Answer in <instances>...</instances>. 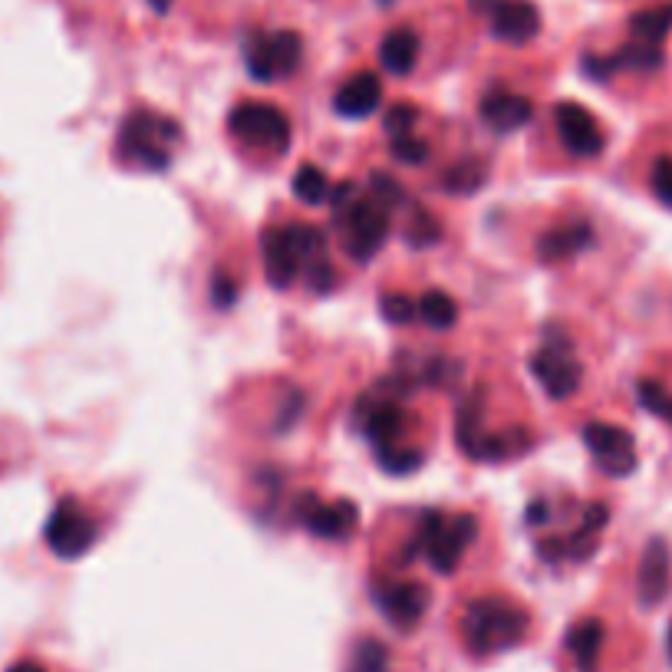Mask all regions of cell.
Here are the masks:
<instances>
[{
	"mask_svg": "<svg viewBox=\"0 0 672 672\" xmlns=\"http://www.w3.org/2000/svg\"><path fill=\"white\" fill-rule=\"evenodd\" d=\"M376 461L386 475H396V478H406L412 471L422 468L425 461V452L412 448V445H386V448H376Z\"/></svg>",
	"mask_w": 672,
	"mask_h": 672,
	"instance_id": "obj_29",
	"label": "cell"
},
{
	"mask_svg": "<svg viewBox=\"0 0 672 672\" xmlns=\"http://www.w3.org/2000/svg\"><path fill=\"white\" fill-rule=\"evenodd\" d=\"M380 103H383V80L370 70L350 76L333 96V109L344 119H367L380 109Z\"/></svg>",
	"mask_w": 672,
	"mask_h": 672,
	"instance_id": "obj_18",
	"label": "cell"
},
{
	"mask_svg": "<svg viewBox=\"0 0 672 672\" xmlns=\"http://www.w3.org/2000/svg\"><path fill=\"white\" fill-rule=\"evenodd\" d=\"M416 122H419V109L412 103H396L389 106L383 125L393 139H399V135H416Z\"/></svg>",
	"mask_w": 672,
	"mask_h": 672,
	"instance_id": "obj_36",
	"label": "cell"
},
{
	"mask_svg": "<svg viewBox=\"0 0 672 672\" xmlns=\"http://www.w3.org/2000/svg\"><path fill=\"white\" fill-rule=\"evenodd\" d=\"M531 445H535V435L521 425H512V429L494 432V435L484 432V439L478 442L471 461H508V458H518V455L531 452Z\"/></svg>",
	"mask_w": 672,
	"mask_h": 672,
	"instance_id": "obj_21",
	"label": "cell"
},
{
	"mask_svg": "<svg viewBox=\"0 0 672 672\" xmlns=\"http://www.w3.org/2000/svg\"><path fill=\"white\" fill-rule=\"evenodd\" d=\"M389 152L396 161H406V165H422L429 158V142L416 139V135H399L389 142Z\"/></svg>",
	"mask_w": 672,
	"mask_h": 672,
	"instance_id": "obj_38",
	"label": "cell"
},
{
	"mask_svg": "<svg viewBox=\"0 0 672 672\" xmlns=\"http://www.w3.org/2000/svg\"><path fill=\"white\" fill-rule=\"evenodd\" d=\"M248 73L257 83H274L277 76L297 73L303 60V37L293 31H277V34H257L244 47Z\"/></svg>",
	"mask_w": 672,
	"mask_h": 672,
	"instance_id": "obj_8",
	"label": "cell"
},
{
	"mask_svg": "<svg viewBox=\"0 0 672 672\" xmlns=\"http://www.w3.org/2000/svg\"><path fill=\"white\" fill-rule=\"evenodd\" d=\"M488 172H491V161L488 158H478V155H468V158H458L455 165H448L442 172V192L445 195H475L478 189H484L488 182Z\"/></svg>",
	"mask_w": 672,
	"mask_h": 672,
	"instance_id": "obj_23",
	"label": "cell"
},
{
	"mask_svg": "<svg viewBox=\"0 0 672 672\" xmlns=\"http://www.w3.org/2000/svg\"><path fill=\"white\" fill-rule=\"evenodd\" d=\"M439 241H442V221L432 212L416 205V212L409 218V228H406V244L416 248V251H425V248H435Z\"/></svg>",
	"mask_w": 672,
	"mask_h": 672,
	"instance_id": "obj_30",
	"label": "cell"
},
{
	"mask_svg": "<svg viewBox=\"0 0 672 672\" xmlns=\"http://www.w3.org/2000/svg\"><path fill=\"white\" fill-rule=\"evenodd\" d=\"M329 208L336 228L344 235L347 254L357 264H370L389 238V212L376 199L357 195L353 182H340L329 192Z\"/></svg>",
	"mask_w": 672,
	"mask_h": 672,
	"instance_id": "obj_2",
	"label": "cell"
},
{
	"mask_svg": "<svg viewBox=\"0 0 672 672\" xmlns=\"http://www.w3.org/2000/svg\"><path fill=\"white\" fill-rule=\"evenodd\" d=\"M373 600H376V607L383 610V616L396 629L409 633L429 613L432 590L425 584H419V580H389V584H376L373 587Z\"/></svg>",
	"mask_w": 672,
	"mask_h": 672,
	"instance_id": "obj_13",
	"label": "cell"
},
{
	"mask_svg": "<svg viewBox=\"0 0 672 672\" xmlns=\"http://www.w3.org/2000/svg\"><path fill=\"white\" fill-rule=\"evenodd\" d=\"M370 185H373V192H376V202H380L386 212H389V208H403V205H409L406 189H403L393 176H386V172H373Z\"/></svg>",
	"mask_w": 672,
	"mask_h": 672,
	"instance_id": "obj_35",
	"label": "cell"
},
{
	"mask_svg": "<svg viewBox=\"0 0 672 672\" xmlns=\"http://www.w3.org/2000/svg\"><path fill=\"white\" fill-rule=\"evenodd\" d=\"M293 518L323 541H347L360 525V508L350 497H336L326 504L313 491H303L293 501Z\"/></svg>",
	"mask_w": 672,
	"mask_h": 672,
	"instance_id": "obj_9",
	"label": "cell"
},
{
	"mask_svg": "<svg viewBox=\"0 0 672 672\" xmlns=\"http://www.w3.org/2000/svg\"><path fill=\"white\" fill-rule=\"evenodd\" d=\"M416 60H419V37H416V31L399 27V31H393V34L383 37V44H380V63H383V70H386L389 76H409L412 67H416Z\"/></svg>",
	"mask_w": 672,
	"mask_h": 672,
	"instance_id": "obj_24",
	"label": "cell"
},
{
	"mask_svg": "<svg viewBox=\"0 0 672 672\" xmlns=\"http://www.w3.org/2000/svg\"><path fill=\"white\" fill-rule=\"evenodd\" d=\"M419 320L432 329H452L458 323V303L445 290H429L419 300Z\"/></svg>",
	"mask_w": 672,
	"mask_h": 672,
	"instance_id": "obj_28",
	"label": "cell"
},
{
	"mask_svg": "<svg viewBox=\"0 0 672 672\" xmlns=\"http://www.w3.org/2000/svg\"><path fill=\"white\" fill-rule=\"evenodd\" d=\"M353 419H357L363 439H367L373 448L399 445V439L409 432V412H406V406H403L399 399H393L380 383L357 399Z\"/></svg>",
	"mask_w": 672,
	"mask_h": 672,
	"instance_id": "obj_7",
	"label": "cell"
},
{
	"mask_svg": "<svg viewBox=\"0 0 672 672\" xmlns=\"http://www.w3.org/2000/svg\"><path fill=\"white\" fill-rule=\"evenodd\" d=\"M238 303V280L225 271L212 274V307L215 310H231Z\"/></svg>",
	"mask_w": 672,
	"mask_h": 672,
	"instance_id": "obj_39",
	"label": "cell"
},
{
	"mask_svg": "<svg viewBox=\"0 0 672 672\" xmlns=\"http://www.w3.org/2000/svg\"><path fill=\"white\" fill-rule=\"evenodd\" d=\"M531 373L541 383V389L548 393V399H554V403H564L580 389L584 367L577 363L574 340L561 323L544 326V347L531 357Z\"/></svg>",
	"mask_w": 672,
	"mask_h": 672,
	"instance_id": "obj_5",
	"label": "cell"
},
{
	"mask_svg": "<svg viewBox=\"0 0 672 672\" xmlns=\"http://www.w3.org/2000/svg\"><path fill=\"white\" fill-rule=\"evenodd\" d=\"M649 189L659 199V205L672 208V155H659L652 161V176H649Z\"/></svg>",
	"mask_w": 672,
	"mask_h": 672,
	"instance_id": "obj_37",
	"label": "cell"
},
{
	"mask_svg": "<svg viewBox=\"0 0 672 672\" xmlns=\"http://www.w3.org/2000/svg\"><path fill=\"white\" fill-rule=\"evenodd\" d=\"M607 521H610V508L603 501H593V504H587V512H584V521H580V528L564 541V551H567V561H587V557H593V551H597V541H600V535H603V528H607Z\"/></svg>",
	"mask_w": 672,
	"mask_h": 672,
	"instance_id": "obj_22",
	"label": "cell"
},
{
	"mask_svg": "<svg viewBox=\"0 0 672 672\" xmlns=\"http://www.w3.org/2000/svg\"><path fill=\"white\" fill-rule=\"evenodd\" d=\"M672 31V4H662V8H652V11H639L629 17V34L633 40L639 44H662Z\"/></svg>",
	"mask_w": 672,
	"mask_h": 672,
	"instance_id": "obj_27",
	"label": "cell"
},
{
	"mask_svg": "<svg viewBox=\"0 0 672 672\" xmlns=\"http://www.w3.org/2000/svg\"><path fill=\"white\" fill-rule=\"evenodd\" d=\"M669 659H672V626H669Z\"/></svg>",
	"mask_w": 672,
	"mask_h": 672,
	"instance_id": "obj_44",
	"label": "cell"
},
{
	"mask_svg": "<svg viewBox=\"0 0 672 672\" xmlns=\"http://www.w3.org/2000/svg\"><path fill=\"white\" fill-rule=\"evenodd\" d=\"M148 8L155 14H168V8H172V0H148Z\"/></svg>",
	"mask_w": 672,
	"mask_h": 672,
	"instance_id": "obj_43",
	"label": "cell"
},
{
	"mask_svg": "<svg viewBox=\"0 0 672 672\" xmlns=\"http://www.w3.org/2000/svg\"><path fill=\"white\" fill-rule=\"evenodd\" d=\"M610 60V70H633V73H656L662 67V47L656 44H639V40H629L620 53L607 57Z\"/></svg>",
	"mask_w": 672,
	"mask_h": 672,
	"instance_id": "obj_26",
	"label": "cell"
},
{
	"mask_svg": "<svg viewBox=\"0 0 672 672\" xmlns=\"http://www.w3.org/2000/svg\"><path fill=\"white\" fill-rule=\"evenodd\" d=\"M8 672H47V669H40L37 662H17V665H11Z\"/></svg>",
	"mask_w": 672,
	"mask_h": 672,
	"instance_id": "obj_42",
	"label": "cell"
},
{
	"mask_svg": "<svg viewBox=\"0 0 672 672\" xmlns=\"http://www.w3.org/2000/svg\"><path fill=\"white\" fill-rule=\"evenodd\" d=\"M228 132L251 148H264L274 155H284L290 148V119L274 103H238L228 112Z\"/></svg>",
	"mask_w": 672,
	"mask_h": 672,
	"instance_id": "obj_6",
	"label": "cell"
},
{
	"mask_svg": "<svg viewBox=\"0 0 672 672\" xmlns=\"http://www.w3.org/2000/svg\"><path fill=\"white\" fill-rule=\"evenodd\" d=\"M478 538V518L475 515H442V512H425L419 518L416 538L406 544L409 551L403 554V564L412 557H425L435 574H455L458 561Z\"/></svg>",
	"mask_w": 672,
	"mask_h": 672,
	"instance_id": "obj_4",
	"label": "cell"
},
{
	"mask_svg": "<svg viewBox=\"0 0 672 672\" xmlns=\"http://www.w3.org/2000/svg\"><path fill=\"white\" fill-rule=\"evenodd\" d=\"M484 406H488V393L484 386H475L461 406H458V419H455V442L458 448L471 458L478 442L484 439Z\"/></svg>",
	"mask_w": 672,
	"mask_h": 672,
	"instance_id": "obj_20",
	"label": "cell"
},
{
	"mask_svg": "<svg viewBox=\"0 0 672 672\" xmlns=\"http://www.w3.org/2000/svg\"><path fill=\"white\" fill-rule=\"evenodd\" d=\"M380 313H383L386 323L406 326V323H412L419 316V303L412 297H406V293H383L380 297Z\"/></svg>",
	"mask_w": 672,
	"mask_h": 672,
	"instance_id": "obj_33",
	"label": "cell"
},
{
	"mask_svg": "<svg viewBox=\"0 0 672 672\" xmlns=\"http://www.w3.org/2000/svg\"><path fill=\"white\" fill-rule=\"evenodd\" d=\"M567 649L577 662L580 672H597L600 665V649H603V623L587 616L567 633Z\"/></svg>",
	"mask_w": 672,
	"mask_h": 672,
	"instance_id": "obj_25",
	"label": "cell"
},
{
	"mask_svg": "<svg viewBox=\"0 0 672 672\" xmlns=\"http://www.w3.org/2000/svg\"><path fill=\"white\" fill-rule=\"evenodd\" d=\"M587 248H593L590 221H571V225H561V228L538 238V261L541 264H561V261H571V257L584 254Z\"/></svg>",
	"mask_w": 672,
	"mask_h": 672,
	"instance_id": "obj_19",
	"label": "cell"
},
{
	"mask_svg": "<svg viewBox=\"0 0 672 672\" xmlns=\"http://www.w3.org/2000/svg\"><path fill=\"white\" fill-rule=\"evenodd\" d=\"M584 445L590 448L597 468L610 478H626L636 471V442L626 429L610 422H590L584 429Z\"/></svg>",
	"mask_w": 672,
	"mask_h": 672,
	"instance_id": "obj_12",
	"label": "cell"
},
{
	"mask_svg": "<svg viewBox=\"0 0 672 672\" xmlns=\"http://www.w3.org/2000/svg\"><path fill=\"white\" fill-rule=\"evenodd\" d=\"M554 119H557L561 142L574 158H597L603 152L607 135H603L600 122L590 116V109H584L580 103H571V99L557 103Z\"/></svg>",
	"mask_w": 672,
	"mask_h": 672,
	"instance_id": "obj_14",
	"label": "cell"
},
{
	"mask_svg": "<svg viewBox=\"0 0 672 672\" xmlns=\"http://www.w3.org/2000/svg\"><path fill=\"white\" fill-rule=\"evenodd\" d=\"M350 672H389V649L373 636L360 639L350 659Z\"/></svg>",
	"mask_w": 672,
	"mask_h": 672,
	"instance_id": "obj_32",
	"label": "cell"
},
{
	"mask_svg": "<svg viewBox=\"0 0 672 672\" xmlns=\"http://www.w3.org/2000/svg\"><path fill=\"white\" fill-rule=\"evenodd\" d=\"M303 409H307V399H303V393H290L287 396V406H280V412H277V432H287V429H293L297 425V419L303 416Z\"/></svg>",
	"mask_w": 672,
	"mask_h": 672,
	"instance_id": "obj_41",
	"label": "cell"
},
{
	"mask_svg": "<svg viewBox=\"0 0 672 672\" xmlns=\"http://www.w3.org/2000/svg\"><path fill=\"white\" fill-rule=\"evenodd\" d=\"M44 538L50 544V551L63 561H76L83 557L96 538H99V528L96 521L83 512V504L76 497H63L57 508L50 512L47 518V528H44Z\"/></svg>",
	"mask_w": 672,
	"mask_h": 672,
	"instance_id": "obj_10",
	"label": "cell"
},
{
	"mask_svg": "<svg viewBox=\"0 0 672 672\" xmlns=\"http://www.w3.org/2000/svg\"><path fill=\"white\" fill-rule=\"evenodd\" d=\"M293 195L303 202V205H323L326 195H329V185H326V176L320 172L316 165H300L297 176H293Z\"/></svg>",
	"mask_w": 672,
	"mask_h": 672,
	"instance_id": "obj_31",
	"label": "cell"
},
{
	"mask_svg": "<svg viewBox=\"0 0 672 672\" xmlns=\"http://www.w3.org/2000/svg\"><path fill=\"white\" fill-rule=\"evenodd\" d=\"M669 587H672V551L662 538H652L643 551V561H639V580H636L639 603L646 610L659 607L665 600Z\"/></svg>",
	"mask_w": 672,
	"mask_h": 672,
	"instance_id": "obj_15",
	"label": "cell"
},
{
	"mask_svg": "<svg viewBox=\"0 0 672 672\" xmlns=\"http://www.w3.org/2000/svg\"><path fill=\"white\" fill-rule=\"evenodd\" d=\"M307 280H310V290L313 293H329L336 287V271L329 261H316L307 267Z\"/></svg>",
	"mask_w": 672,
	"mask_h": 672,
	"instance_id": "obj_40",
	"label": "cell"
},
{
	"mask_svg": "<svg viewBox=\"0 0 672 672\" xmlns=\"http://www.w3.org/2000/svg\"><path fill=\"white\" fill-rule=\"evenodd\" d=\"M182 142V125L155 109H135L122 119L116 135V158L139 172H165L172 165V145Z\"/></svg>",
	"mask_w": 672,
	"mask_h": 672,
	"instance_id": "obj_3",
	"label": "cell"
},
{
	"mask_svg": "<svg viewBox=\"0 0 672 672\" xmlns=\"http://www.w3.org/2000/svg\"><path fill=\"white\" fill-rule=\"evenodd\" d=\"M481 119L491 132L512 135L518 129H525L535 119V103L528 96L518 93H504V89H491L481 99Z\"/></svg>",
	"mask_w": 672,
	"mask_h": 672,
	"instance_id": "obj_16",
	"label": "cell"
},
{
	"mask_svg": "<svg viewBox=\"0 0 672 672\" xmlns=\"http://www.w3.org/2000/svg\"><path fill=\"white\" fill-rule=\"evenodd\" d=\"M636 396H639V406L649 409L652 416L672 422V396L656 383V380H639L636 383Z\"/></svg>",
	"mask_w": 672,
	"mask_h": 672,
	"instance_id": "obj_34",
	"label": "cell"
},
{
	"mask_svg": "<svg viewBox=\"0 0 672 672\" xmlns=\"http://www.w3.org/2000/svg\"><path fill=\"white\" fill-rule=\"evenodd\" d=\"M531 613L508 597H478L461 613V639L475 659L508 652L528 639Z\"/></svg>",
	"mask_w": 672,
	"mask_h": 672,
	"instance_id": "obj_1",
	"label": "cell"
},
{
	"mask_svg": "<svg viewBox=\"0 0 672 672\" xmlns=\"http://www.w3.org/2000/svg\"><path fill=\"white\" fill-rule=\"evenodd\" d=\"M261 254H264V277L274 290H287L300 274V257L287 238L284 228H267L261 235Z\"/></svg>",
	"mask_w": 672,
	"mask_h": 672,
	"instance_id": "obj_17",
	"label": "cell"
},
{
	"mask_svg": "<svg viewBox=\"0 0 672 672\" xmlns=\"http://www.w3.org/2000/svg\"><path fill=\"white\" fill-rule=\"evenodd\" d=\"M471 11L488 14L491 34L504 44H531L541 34V14L531 0H468Z\"/></svg>",
	"mask_w": 672,
	"mask_h": 672,
	"instance_id": "obj_11",
	"label": "cell"
}]
</instances>
